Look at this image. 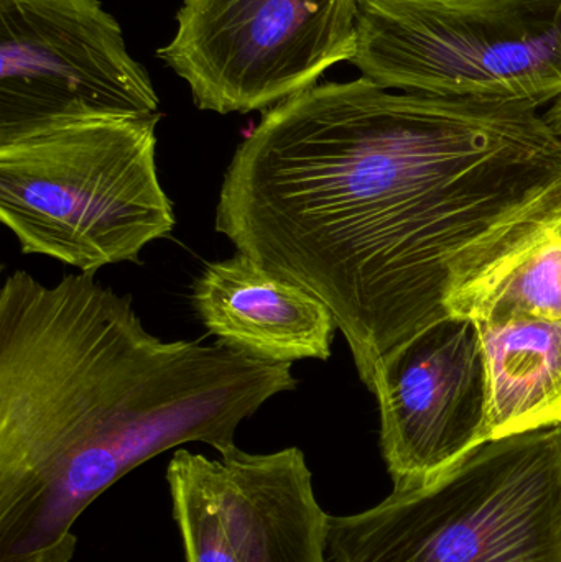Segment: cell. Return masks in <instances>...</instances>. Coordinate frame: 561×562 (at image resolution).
<instances>
[{
  "mask_svg": "<svg viewBox=\"0 0 561 562\" xmlns=\"http://www.w3.org/2000/svg\"><path fill=\"white\" fill-rule=\"evenodd\" d=\"M448 313L473 323L514 316L561 321V207L464 283L448 301Z\"/></svg>",
  "mask_w": 561,
  "mask_h": 562,
  "instance_id": "12",
  "label": "cell"
},
{
  "mask_svg": "<svg viewBox=\"0 0 561 562\" xmlns=\"http://www.w3.org/2000/svg\"><path fill=\"white\" fill-rule=\"evenodd\" d=\"M561 207V137L529 105L313 86L237 145L216 233L326 304L359 379Z\"/></svg>",
  "mask_w": 561,
  "mask_h": 562,
  "instance_id": "1",
  "label": "cell"
},
{
  "mask_svg": "<svg viewBox=\"0 0 561 562\" xmlns=\"http://www.w3.org/2000/svg\"><path fill=\"white\" fill-rule=\"evenodd\" d=\"M349 63L392 91L539 109L561 98V0H358Z\"/></svg>",
  "mask_w": 561,
  "mask_h": 562,
  "instance_id": "5",
  "label": "cell"
},
{
  "mask_svg": "<svg viewBox=\"0 0 561 562\" xmlns=\"http://www.w3.org/2000/svg\"><path fill=\"white\" fill-rule=\"evenodd\" d=\"M191 301L207 333L254 359L293 366L332 357L338 324L326 304L244 254L206 266Z\"/></svg>",
  "mask_w": 561,
  "mask_h": 562,
  "instance_id": "10",
  "label": "cell"
},
{
  "mask_svg": "<svg viewBox=\"0 0 561 562\" xmlns=\"http://www.w3.org/2000/svg\"><path fill=\"white\" fill-rule=\"evenodd\" d=\"M356 15L358 0H183L157 58L200 111H269L351 61Z\"/></svg>",
  "mask_w": 561,
  "mask_h": 562,
  "instance_id": "6",
  "label": "cell"
},
{
  "mask_svg": "<svg viewBox=\"0 0 561 562\" xmlns=\"http://www.w3.org/2000/svg\"><path fill=\"white\" fill-rule=\"evenodd\" d=\"M487 376L490 441L561 425V321L474 323Z\"/></svg>",
  "mask_w": 561,
  "mask_h": 562,
  "instance_id": "11",
  "label": "cell"
},
{
  "mask_svg": "<svg viewBox=\"0 0 561 562\" xmlns=\"http://www.w3.org/2000/svg\"><path fill=\"white\" fill-rule=\"evenodd\" d=\"M328 562H561V428L484 442L428 484L329 517Z\"/></svg>",
  "mask_w": 561,
  "mask_h": 562,
  "instance_id": "4",
  "label": "cell"
},
{
  "mask_svg": "<svg viewBox=\"0 0 561 562\" xmlns=\"http://www.w3.org/2000/svg\"><path fill=\"white\" fill-rule=\"evenodd\" d=\"M154 114L160 98L150 75L99 0H0V140Z\"/></svg>",
  "mask_w": 561,
  "mask_h": 562,
  "instance_id": "7",
  "label": "cell"
},
{
  "mask_svg": "<svg viewBox=\"0 0 561 562\" xmlns=\"http://www.w3.org/2000/svg\"><path fill=\"white\" fill-rule=\"evenodd\" d=\"M299 385L292 363L216 340H164L131 294L72 273L15 270L0 290V562H71L72 527L119 479L203 442Z\"/></svg>",
  "mask_w": 561,
  "mask_h": 562,
  "instance_id": "2",
  "label": "cell"
},
{
  "mask_svg": "<svg viewBox=\"0 0 561 562\" xmlns=\"http://www.w3.org/2000/svg\"><path fill=\"white\" fill-rule=\"evenodd\" d=\"M543 117H546L547 124L553 128V132L561 137V98L553 101V104L550 105L549 111L543 114Z\"/></svg>",
  "mask_w": 561,
  "mask_h": 562,
  "instance_id": "13",
  "label": "cell"
},
{
  "mask_svg": "<svg viewBox=\"0 0 561 562\" xmlns=\"http://www.w3.org/2000/svg\"><path fill=\"white\" fill-rule=\"evenodd\" d=\"M560 428H561V425H560Z\"/></svg>",
  "mask_w": 561,
  "mask_h": 562,
  "instance_id": "14",
  "label": "cell"
},
{
  "mask_svg": "<svg viewBox=\"0 0 561 562\" xmlns=\"http://www.w3.org/2000/svg\"><path fill=\"white\" fill-rule=\"evenodd\" d=\"M167 482L187 562H328L329 515L299 448L220 459L178 449Z\"/></svg>",
  "mask_w": 561,
  "mask_h": 562,
  "instance_id": "8",
  "label": "cell"
},
{
  "mask_svg": "<svg viewBox=\"0 0 561 562\" xmlns=\"http://www.w3.org/2000/svg\"><path fill=\"white\" fill-rule=\"evenodd\" d=\"M394 491L434 481L490 441L487 376L473 321L447 316L379 360L368 386Z\"/></svg>",
  "mask_w": 561,
  "mask_h": 562,
  "instance_id": "9",
  "label": "cell"
},
{
  "mask_svg": "<svg viewBox=\"0 0 561 562\" xmlns=\"http://www.w3.org/2000/svg\"><path fill=\"white\" fill-rule=\"evenodd\" d=\"M164 115L89 119L0 140V220L25 256L96 276L177 226L158 177Z\"/></svg>",
  "mask_w": 561,
  "mask_h": 562,
  "instance_id": "3",
  "label": "cell"
}]
</instances>
